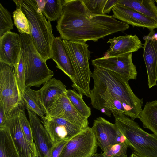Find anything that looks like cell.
<instances>
[{
	"label": "cell",
	"mask_w": 157,
	"mask_h": 157,
	"mask_svg": "<svg viewBox=\"0 0 157 157\" xmlns=\"http://www.w3.org/2000/svg\"><path fill=\"white\" fill-rule=\"evenodd\" d=\"M22 101L23 104L25 105L26 108L36 113L41 119L45 117L46 114L38 99L37 90L26 87L22 96Z\"/></svg>",
	"instance_id": "obj_25"
},
{
	"label": "cell",
	"mask_w": 157,
	"mask_h": 157,
	"mask_svg": "<svg viewBox=\"0 0 157 157\" xmlns=\"http://www.w3.org/2000/svg\"><path fill=\"white\" fill-rule=\"evenodd\" d=\"M13 17L14 25L19 33L30 35L31 31L28 21L21 9L16 7L13 13Z\"/></svg>",
	"instance_id": "obj_29"
},
{
	"label": "cell",
	"mask_w": 157,
	"mask_h": 157,
	"mask_svg": "<svg viewBox=\"0 0 157 157\" xmlns=\"http://www.w3.org/2000/svg\"><path fill=\"white\" fill-rule=\"evenodd\" d=\"M69 140H63L55 144L50 157H59L63 147Z\"/></svg>",
	"instance_id": "obj_33"
},
{
	"label": "cell",
	"mask_w": 157,
	"mask_h": 157,
	"mask_svg": "<svg viewBox=\"0 0 157 157\" xmlns=\"http://www.w3.org/2000/svg\"><path fill=\"white\" fill-rule=\"evenodd\" d=\"M98 146L93 128L88 127L69 140L59 157H92Z\"/></svg>",
	"instance_id": "obj_8"
},
{
	"label": "cell",
	"mask_w": 157,
	"mask_h": 157,
	"mask_svg": "<svg viewBox=\"0 0 157 157\" xmlns=\"http://www.w3.org/2000/svg\"><path fill=\"white\" fill-rule=\"evenodd\" d=\"M132 53L115 57H103L92 60V64L94 66L115 72L129 81L136 80L137 76L136 67L132 62Z\"/></svg>",
	"instance_id": "obj_10"
},
{
	"label": "cell",
	"mask_w": 157,
	"mask_h": 157,
	"mask_svg": "<svg viewBox=\"0 0 157 157\" xmlns=\"http://www.w3.org/2000/svg\"><path fill=\"white\" fill-rule=\"evenodd\" d=\"M139 119L144 128L157 136V99L146 103Z\"/></svg>",
	"instance_id": "obj_22"
},
{
	"label": "cell",
	"mask_w": 157,
	"mask_h": 157,
	"mask_svg": "<svg viewBox=\"0 0 157 157\" xmlns=\"http://www.w3.org/2000/svg\"><path fill=\"white\" fill-rule=\"evenodd\" d=\"M92 127L98 145L103 152L109 146L121 143H126L125 137L121 133L116 124L101 117L94 120Z\"/></svg>",
	"instance_id": "obj_12"
},
{
	"label": "cell",
	"mask_w": 157,
	"mask_h": 157,
	"mask_svg": "<svg viewBox=\"0 0 157 157\" xmlns=\"http://www.w3.org/2000/svg\"><path fill=\"white\" fill-rule=\"evenodd\" d=\"M25 62V82L26 87H40L52 78L54 73L36 50L29 35L19 33Z\"/></svg>",
	"instance_id": "obj_6"
},
{
	"label": "cell",
	"mask_w": 157,
	"mask_h": 157,
	"mask_svg": "<svg viewBox=\"0 0 157 157\" xmlns=\"http://www.w3.org/2000/svg\"><path fill=\"white\" fill-rule=\"evenodd\" d=\"M25 59L24 52L21 48L18 66L17 69L15 70V76L20 97L22 101V96L25 90L26 87L25 82Z\"/></svg>",
	"instance_id": "obj_28"
},
{
	"label": "cell",
	"mask_w": 157,
	"mask_h": 157,
	"mask_svg": "<svg viewBox=\"0 0 157 157\" xmlns=\"http://www.w3.org/2000/svg\"><path fill=\"white\" fill-rule=\"evenodd\" d=\"M19 106L7 119L4 125L9 129L20 157H38L28 143L23 133L19 120Z\"/></svg>",
	"instance_id": "obj_16"
},
{
	"label": "cell",
	"mask_w": 157,
	"mask_h": 157,
	"mask_svg": "<svg viewBox=\"0 0 157 157\" xmlns=\"http://www.w3.org/2000/svg\"><path fill=\"white\" fill-rule=\"evenodd\" d=\"M46 116L64 119L82 130L89 127L88 118L83 117L78 112L67 98L66 93L55 98L47 109Z\"/></svg>",
	"instance_id": "obj_9"
},
{
	"label": "cell",
	"mask_w": 157,
	"mask_h": 157,
	"mask_svg": "<svg viewBox=\"0 0 157 157\" xmlns=\"http://www.w3.org/2000/svg\"><path fill=\"white\" fill-rule=\"evenodd\" d=\"M51 58L56 63V67L61 70L73 82L75 79L73 67L64 40L60 37L54 38L52 45Z\"/></svg>",
	"instance_id": "obj_19"
},
{
	"label": "cell",
	"mask_w": 157,
	"mask_h": 157,
	"mask_svg": "<svg viewBox=\"0 0 157 157\" xmlns=\"http://www.w3.org/2000/svg\"><path fill=\"white\" fill-rule=\"evenodd\" d=\"M42 5L39 6L48 21H58L63 12V0H39Z\"/></svg>",
	"instance_id": "obj_24"
},
{
	"label": "cell",
	"mask_w": 157,
	"mask_h": 157,
	"mask_svg": "<svg viewBox=\"0 0 157 157\" xmlns=\"http://www.w3.org/2000/svg\"><path fill=\"white\" fill-rule=\"evenodd\" d=\"M118 0H107L105 6L103 13H109L113 6L117 4Z\"/></svg>",
	"instance_id": "obj_34"
},
{
	"label": "cell",
	"mask_w": 157,
	"mask_h": 157,
	"mask_svg": "<svg viewBox=\"0 0 157 157\" xmlns=\"http://www.w3.org/2000/svg\"><path fill=\"white\" fill-rule=\"evenodd\" d=\"M0 157H20L8 128L0 127Z\"/></svg>",
	"instance_id": "obj_23"
},
{
	"label": "cell",
	"mask_w": 157,
	"mask_h": 157,
	"mask_svg": "<svg viewBox=\"0 0 157 157\" xmlns=\"http://www.w3.org/2000/svg\"><path fill=\"white\" fill-rule=\"evenodd\" d=\"M150 30L143 38V57L146 66L149 88L157 85V34Z\"/></svg>",
	"instance_id": "obj_15"
},
{
	"label": "cell",
	"mask_w": 157,
	"mask_h": 157,
	"mask_svg": "<svg viewBox=\"0 0 157 157\" xmlns=\"http://www.w3.org/2000/svg\"><path fill=\"white\" fill-rule=\"evenodd\" d=\"M107 0H82L89 10L96 15L105 14L103 10Z\"/></svg>",
	"instance_id": "obj_32"
},
{
	"label": "cell",
	"mask_w": 157,
	"mask_h": 157,
	"mask_svg": "<svg viewBox=\"0 0 157 157\" xmlns=\"http://www.w3.org/2000/svg\"><path fill=\"white\" fill-rule=\"evenodd\" d=\"M94 86L90 98L93 107L115 118L123 114L134 120L139 118L143 104L134 93L128 81L118 74L94 66Z\"/></svg>",
	"instance_id": "obj_2"
},
{
	"label": "cell",
	"mask_w": 157,
	"mask_h": 157,
	"mask_svg": "<svg viewBox=\"0 0 157 157\" xmlns=\"http://www.w3.org/2000/svg\"><path fill=\"white\" fill-rule=\"evenodd\" d=\"M34 140L39 157H50L54 145L37 115L26 108Z\"/></svg>",
	"instance_id": "obj_14"
},
{
	"label": "cell",
	"mask_w": 157,
	"mask_h": 157,
	"mask_svg": "<svg viewBox=\"0 0 157 157\" xmlns=\"http://www.w3.org/2000/svg\"><path fill=\"white\" fill-rule=\"evenodd\" d=\"M23 105L14 67L0 62V105L3 107L7 119Z\"/></svg>",
	"instance_id": "obj_7"
},
{
	"label": "cell",
	"mask_w": 157,
	"mask_h": 157,
	"mask_svg": "<svg viewBox=\"0 0 157 157\" xmlns=\"http://www.w3.org/2000/svg\"><path fill=\"white\" fill-rule=\"evenodd\" d=\"M66 94L70 102L83 117L88 118L91 115L90 108L86 105L83 99V95L75 90H67Z\"/></svg>",
	"instance_id": "obj_26"
},
{
	"label": "cell",
	"mask_w": 157,
	"mask_h": 157,
	"mask_svg": "<svg viewBox=\"0 0 157 157\" xmlns=\"http://www.w3.org/2000/svg\"><path fill=\"white\" fill-rule=\"evenodd\" d=\"M92 157H102L101 153H96ZM112 157H127V155L125 156H115Z\"/></svg>",
	"instance_id": "obj_36"
},
{
	"label": "cell",
	"mask_w": 157,
	"mask_h": 157,
	"mask_svg": "<svg viewBox=\"0 0 157 157\" xmlns=\"http://www.w3.org/2000/svg\"><path fill=\"white\" fill-rule=\"evenodd\" d=\"M115 124L126 139V143L139 157H157V136L144 131L129 117L121 114Z\"/></svg>",
	"instance_id": "obj_4"
},
{
	"label": "cell",
	"mask_w": 157,
	"mask_h": 157,
	"mask_svg": "<svg viewBox=\"0 0 157 157\" xmlns=\"http://www.w3.org/2000/svg\"><path fill=\"white\" fill-rule=\"evenodd\" d=\"M23 105L19 106V117L21 127L27 141L35 154L39 157L35 143L33 141L31 125L26 117Z\"/></svg>",
	"instance_id": "obj_27"
},
{
	"label": "cell",
	"mask_w": 157,
	"mask_h": 157,
	"mask_svg": "<svg viewBox=\"0 0 157 157\" xmlns=\"http://www.w3.org/2000/svg\"><path fill=\"white\" fill-rule=\"evenodd\" d=\"M13 24L8 11L0 3V37L13 29Z\"/></svg>",
	"instance_id": "obj_30"
},
{
	"label": "cell",
	"mask_w": 157,
	"mask_h": 157,
	"mask_svg": "<svg viewBox=\"0 0 157 157\" xmlns=\"http://www.w3.org/2000/svg\"><path fill=\"white\" fill-rule=\"evenodd\" d=\"M128 146L125 143H121L108 146L103 153L102 157H112L125 156L126 155Z\"/></svg>",
	"instance_id": "obj_31"
},
{
	"label": "cell",
	"mask_w": 157,
	"mask_h": 157,
	"mask_svg": "<svg viewBox=\"0 0 157 157\" xmlns=\"http://www.w3.org/2000/svg\"><path fill=\"white\" fill-rule=\"evenodd\" d=\"M154 0H118L123 5L157 21V6Z\"/></svg>",
	"instance_id": "obj_21"
},
{
	"label": "cell",
	"mask_w": 157,
	"mask_h": 157,
	"mask_svg": "<svg viewBox=\"0 0 157 157\" xmlns=\"http://www.w3.org/2000/svg\"><path fill=\"white\" fill-rule=\"evenodd\" d=\"M130 157H139L134 153L132 154Z\"/></svg>",
	"instance_id": "obj_37"
},
{
	"label": "cell",
	"mask_w": 157,
	"mask_h": 157,
	"mask_svg": "<svg viewBox=\"0 0 157 157\" xmlns=\"http://www.w3.org/2000/svg\"><path fill=\"white\" fill-rule=\"evenodd\" d=\"M73 67L75 79L72 86L79 94L90 98V83L92 72L89 60L92 53L86 43L64 40Z\"/></svg>",
	"instance_id": "obj_5"
},
{
	"label": "cell",
	"mask_w": 157,
	"mask_h": 157,
	"mask_svg": "<svg viewBox=\"0 0 157 157\" xmlns=\"http://www.w3.org/2000/svg\"><path fill=\"white\" fill-rule=\"evenodd\" d=\"M16 7L21 9L26 17L30 28L29 35L39 54L46 61L51 59L55 37L50 21H47L36 0H13Z\"/></svg>",
	"instance_id": "obj_3"
},
{
	"label": "cell",
	"mask_w": 157,
	"mask_h": 157,
	"mask_svg": "<svg viewBox=\"0 0 157 157\" xmlns=\"http://www.w3.org/2000/svg\"><path fill=\"white\" fill-rule=\"evenodd\" d=\"M7 120L3 107L0 105V127L3 126Z\"/></svg>",
	"instance_id": "obj_35"
},
{
	"label": "cell",
	"mask_w": 157,
	"mask_h": 157,
	"mask_svg": "<svg viewBox=\"0 0 157 157\" xmlns=\"http://www.w3.org/2000/svg\"><path fill=\"white\" fill-rule=\"evenodd\" d=\"M66 86L59 80L52 78L37 90L38 101L46 114L47 109L58 96L66 93Z\"/></svg>",
	"instance_id": "obj_20"
},
{
	"label": "cell",
	"mask_w": 157,
	"mask_h": 157,
	"mask_svg": "<svg viewBox=\"0 0 157 157\" xmlns=\"http://www.w3.org/2000/svg\"><path fill=\"white\" fill-rule=\"evenodd\" d=\"M107 43L110 44L109 49L104 57L117 56L136 52L143 48V45L136 35H126L109 39Z\"/></svg>",
	"instance_id": "obj_18"
},
{
	"label": "cell",
	"mask_w": 157,
	"mask_h": 157,
	"mask_svg": "<svg viewBox=\"0 0 157 157\" xmlns=\"http://www.w3.org/2000/svg\"><path fill=\"white\" fill-rule=\"evenodd\" d=\"M41 122L54 145L69 140L83 130L67 121L60 118L46 116Z\"/></svg>",
	"instance_id": "obj_11"
},
{
	"label": "cell",
	"mask_w": 157,
	"mask_h": 157,
	"mask_svg": "<svg viewBox=\"0 0 157 157\" xmlns=\"http://www.w3.org/2000/svg\"><path fill=\"white\" fill-rule=\"evenodd\" d=\"M112 10L115 18L132 25L146 28L150 31L157 28V21L123 5L117 4Z\"/></svg>",
	"instance_id": "obj_17"
},
{
	"label": "cell",
	"mask_w": 157,
	"mask_h": 157,
	"mask_svg": "<svg viewBox=\"0 0 157 157\" xmlns=\"http://www.w3.org/2000/svg\"><path fill=\"white\" fill-rule=\"evenodd\" d=\"M155 2H156L157 4V0H155Z\"/></svg>",
	"instance_id": "obj_38"
},
{
	"label": "cell",
	"mask_w": 157,
	"mask_h": 157,
	"mask_svg": "<svg viewBox=\"0 0 157 157\" xmlns=\"http://www.w3.org/2000/svg\"><path fill=\"white\" fill-rule=\"evenodd\" d=\"M63 12L56 28L63 40L86 43L98 41L129 27L128 24L107 14H94L82 0H63Z\"/></svg>",
	"instance_id": "obj_1"
},
{
	"label": "cell",
	"mask_w": 157,
	"mask_h": 157,
	"mask_svg": "<svg viewBox=\"0 0 157 157\" xmlns=\"http://www.w3.org/2000/svg\"><path fill=\"white\" fill-rule=\"evenodd\" d=\"M21 49L19 34L8 32L0 37V62L13 66L16 70Z\"/></svg>",
	"instance_id": "obj_13"
}]
</instances>
